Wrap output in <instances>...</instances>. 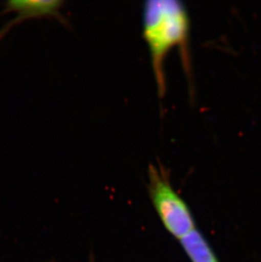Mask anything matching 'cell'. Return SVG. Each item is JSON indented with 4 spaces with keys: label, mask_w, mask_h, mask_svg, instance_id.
I'll return each mask as SVG.
<instances>
[{
    "label": "cell",
    "mask_w": 261,
    "mask_h": 262,
    "mask_svg": "<svg viewBox=\"0 0 261 262\" xmlns=\"http://www.w3.org/2000/svg\"><path fill=\"white\" fill-rule=\"evenodd\" d=\"M189 32V15L181 1L149 0L143 5V38L148 45L160 98L165 96L166 91L165 62L170 50L181 47L187 71L190 69L187 53Z\"/></svg>",
    "instance_id": "obj_1"
},
{
    "label": "cell",
    "mask_w": 261,
    "mask_h": 262,
    "mask_svg": "<svg viewBox=\"0 0 261 262\" xmlns=\"http://www.w3.org/2000/svg\"><path fill=\"white\" fill-rule=\"evenodd\" d=\"M148 191L160 222L173 237L181 240L197 229L190 208L174 188L169 172L161 165L148 166Z\"/></svg>",
    "instance_id": "obj_2"
},
{
    "label": "cell",
    "mask_w": 261,
    "mask_h": 262,
    "mask_svg": "<svg viewBox=\"0 0 261 262\" xmlns=\"http://www.w3.org/2000/svg\"><path fill=\"white\" fill-rule=\"evenodd\" d=\"M64 2L60 0H12L4 4L0 15L16 12L17 15L0 28V39L20 23L32 18L54 17L63 20L60 10Z\"/></svg>",
    "instance_id": "obj_3"
},
{
    "label": "cell",
    "mask_w": 261,
    "mask_h": 262,
    "mask_svg": "<svg viewBox=\"0 0 261 262\" xmlns=\"http://www.w3.org/2000/svg\"><path fill=\"white\" fill-rule=\"evenodd\" d=\"M189 260L192 262H220L204 235L198 229L180 240Z\"/></svg>",
    "instance_id": "obj_4"
}]
</instances>
